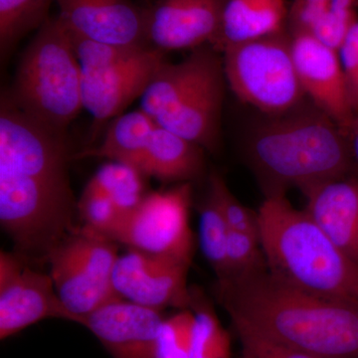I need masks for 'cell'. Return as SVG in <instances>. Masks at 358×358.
<instances>
[{
  "instance_id": "cell-3",
  "label": "cell",
  "mask_w": 358,
  "mask_h": 358,
  "mask_svg": "<svg viewBox=\"0 0 358 358\" xmlns=\"http://www.w3.org/2000/svg\"><path fill=\"white\" fill-rule=\"evenodd\" d=\"M257 213L266 267L275 279L326 298L358 301V264L329 239L307 211L270 192Z\"/></svg>"
},
{
  "instance_id": "cell-8",
  "label": "cell",
  "mask_w": 358,
  "mask_h": 358,
  "mask_svg": "<svg viewBox=\"0 0 358 358\" xmlns=\"http://www.w3.org/2000/svg\"><path fill=\"white\" fill-rule=\"evenodd\" d=\"M56 293L72 322L120 298L113 275L119 259L115 242L82 228L64 238L48 254Z\"/></svg>"
},
{
  "instance_id": "cell-23",
  "label": "cell",
  "mask_w": 358,
  "mask_h": 358,
  "mask_svg": "<svg viewBox=\"0 0 358 358\" xmlns=\"http://www.w3.org/2000/svg\"><path fill=\"white\" fill-rule=\"evenodd\" d=\"M189 308L195 317L190 358H231L229 334L224 329L210 301L194 288H192Z\"/></svg>"
},
{
  "instance_id": "cell-12",
  "label": "cell",
  "mask_w": 358,
  "mask_h": 358,
  "mask_svg": "<svg viewBox=\"0 0 358 358\" xmlns=\"http://www.w3.org/2000/svg\"><path fill=\"white\" fill-rule=\"evenodd\" d=\"M166 52L145 46L129 57L102 68H82L83 108L95 124L114 120L145 93Z\"/></svg>"
},
{
  "instance_id": "cell-24",
  "label": "cell",
  "mask_w": 358,
  "mask_h": 358,
  "mask_svg": "<svg viewBox=\"0 0 358 358\" xmlns=\"http://www.w3.org/2000/svg\"><path fill=\"white\" fill-rule=\"evenodd\" d=\"M230 227L210 199L199 209V242L202 253L218 280L227 275V245Z\"/></svg>"
},
{
  "instance_id": "cell-5",
  "label": "cell",
  "mask_w": 358,
  "mask_h": 358,
  "mask_svg": "<svg viewBox=\"0 0 358 358\" xmlns=\"http://www.w3.org/2000/svg\"><path fill=\"white\" fill-rule=\"evenodd\" d=\"M225 83L223 59L199 47L180 62L160 66L140 109L162 128L212 150L220 134Z\"/></svg>"
},
{
  "instance_id": "cell-18",
  "label": "cell",
  "mask_w": 358,
  "mask_h": 358,
  "mask_svg": "<svg viewBox=\"0 0 358 358\" xmlns=\"http://www.w3.org/2000/svg\"><path fill=\"white\" fill-rule=\"evenodd\" d=\"M204 148L157 124L138 171L145 178L190 182L204 169Z\"/></svg>"
},
{
  "instance_id": "cell-9",
  "label": "cell",
  "mask_w": 358,
  "mask_h": 358,
  "mask_svg": "<svg viewBox=\"0 0 358 358\" xmlns=\"http://www.w3.org/2000/svg\"><path fill=\"white\" fill-rule=\"evenodd\" d=\"M192 199L190 182L148 193L136 208L122 216L109 240L128 249L192 264L194 247L189 221Z\"/></svg>"
},
{
  "instance_id": "cell-10",
  "label": "cell",
  "mask_w": 358,
  "mask_h": 358,
  "mask_svg": "<svg viewBox=\"0 0 358 358\" xmlns=\"http://www.w3.org/2000/svg\"><path fill=\"white\" fill-rule=\"evenodd\" d=\"M46 319L72 322L50 275L26 265L20 257L0 253V338H10Z\"/></svg>"
},
{
  "instance_id": "cell-14",
  "label": "cell",
  "mask_w": 358,
  "mask_h": 358,
  "mask_svg": "<svg viewBox=\"0 0 358 358\" xmlns=\"http://www.w3.org/2000/svg\"><path fill=\"white\" fill-rule=\"evenodd\" d=\"M226 0H159L145 9V40L164 52L217 43Z\"/></svg>"
},
{
  "instance_id": "cell-16",
  "label": "cell",
  "mask_w": 358,
  "mask_h": 358,
  "mask_svg": "<svg viewBox=\"0 0 358 358\" xmlns=\"http://www.w3.org/2000/svg\"><path fill=\"white\" fill-rule=\"evenodd\" d=\"M58 16L70 32L102 43L148 46L145 9L131 0H56Z\"/></svg>"
},
{
  "instance_id": "cell-20",
  "label": "cell",
  "mask_w": 358,
  "mask_h": 358,
  "mask_svg": "<svg viewBox=\"0 0 358 358\" xmlns=\"http://www.w3.org/2000/svg\"><path fill=\"white\" fill-rule=\"evenodd\" d=\"M157 126L155 120L141 109L117 115L110 122L101 145L80 152L77 157L107 159L129 164L138 171Z\"/></svg>"
},
{
  "instance_id": "cell-31",
  "label": "cell",
  "mask_w": 358,
  "mask_h": 358,
  "mask_svg": "<svg viewBox=\"0 0 358 358\" xmlns=\"http://www.w3.org/2000/svg\"><path fill=\"white\" fill-rule=\"evenodd\" d=\"M235 329L241 343L242 358H320L246 329Z\"/></svg>"
},
{
  "instance_id": "cell-15",
  "label": "cell",
  "mask_w": 358,
  "mask_h": 358,
  "mask_svg": "<svg viewBox=\"0 0 358 358\" xmlns=\"http://www.w3.org/2000/svg\"><path fill=\"white\" fill-rule=\"evenodd\" d=\"M164 319L162 310L120 296L87 313L78 324L88 329L114 358H154Z\"/></svg>"
},
{
  "instance_id": "cell-7",
  "label": "cell",
  "mask_w": 358,
  "mask_h": 358,
  "mask_svg": "<svg viewBox=\"0 0 358 358\" xmlns=\"http://www.w3.org/2000/svg\"><path fill=\"white\" fill-rule=\"evenodd\" d=\"M226 83L239 100L271 115L285 114L303 103L292 38L282 32L224 47Z\"/></svg>"
},
{
  "instance_id": "cell-11",
  "label": "cell",
  "mask_w": 358,
  "mask_h": 358,
  "mask_svg": "<svg viewBox=\"0 0 358 358\" xmlns=\"http://www.w3.org/2000/svg\"><path fill=\"white\" fill-rule=\"evenodd\" d=\"M189 266L173 257L129 249L115 263L113 284L121 298L138 305L159 310H185L192 301Z\"/></svg>"
},
{
  "instance_id": "cell-21",
  "label": "cell",
  "mask_w": 358,
  "mask_h": 358,
  "mask_svg": "<svg viewBox=\"0 0 358 358\" xmlns=\"http://www.w3.org/2000/svg\"><path fill=\"white\" fill-rule=\"evenodd\" d=\"M53 0H0V53L6 58L15 45L48 20Z\"/></svg>"
},
{
  "instance_id": "cell-17",
  "label": "cell",
  "mask_w": 358,
  "mask_h": 358,
  "mask_svg": "<svg viewBox=\"0 0 358 358\" xmlns=\"http://www.w3.org/2000/svg\"><path fill=\"white\" fill-rule=\"evenodd\" d=\"M307 211L320 229L358 264V181L338 178L303 192Z\"/></svg>"
},
{
  "instance_id": "cell-28",
  "label": "cell",
  "mask_w": 358,
  "mask_h": 358,
  "mask_svg": "<svg viewBox=\"0 0 358 358\" xmlns=\"http://www.w3.org/2000/svg\"><path fill=\"white\" fill-rule=\"evenodd\" d=\"M209 199L217 206L230 229L258 233L257 213L249 210L235 197L226 181L217 173L210 176Z\"/></svg>"
},
{
  "instance_id": "cell-35",
  "label": "cell",
  "mask_w": 358,
  "mask_h": 358,
  "mask_svg": "<svg viewBox=\"0 0 358 358\" xmlns=\"http://www.w3.org/2000/svg\"><path fill=\"white\" fill-rule=\"evenodd\" d=\"M296 3L329 4V0H294Z\"/></svg>"
},
{
  "instance_id": "cell-6",
  "label": "cell",
  "mask_w": 358,
  "mask_h": 358,
  "mask_svg": "<svg viewBox=\"0 0 358 358\" xmlns=\"http://www.w3.org/2000/svg\"><path fill=\"white\" fill-rule=\"evenodd\" d=\"M7 96L35 122L65 136L84 109L82 67L58 15L49 16L26 47Z\"/></svg>"
},
{
  "instance_id": "cell-29",
  "label": "cell",
  "mask_w": 358,
  "mask_h": 358,
  "mask_svg": "<svg viewBox=\"0 0 358 358\" xmlns=\"http://www.w3.org/2000/svg\"><path fill=\"white\" fill-rule=\"evenodd\" d=\"M70 34L75 53L82 68H102L115 64L133 55L138 49L143 48L115 46L87 39L72 32H70Z\"/></svg>"
},
{
  "instance_id": "cell-33",
  "label": "cell",
  "mask_w": 358,
  "mask_h": 358,
  "mask_svg": "<svg viewBox=\"0 0 358 358\" xmlns=\"http://www.w3.org/2000/svg\"><path fill=\"white\" fill-rule=\"evenodd\" d=\"M350 129L352 133L353 150L358 160V117H355Z\"/></svg>"
},
{
  "instance_id": "cell-22",
  "label": "cell",
  "mask_w": 358,
  "mask_h": 358,
  "mask_svg": "<svg viewBox=\"0 0 358 358\" xmlns=\"http://www.w3.org/2000/svg\"><path fill=\"white\" fill-rule=\"evenodd\" d=\"M145 178L136 167L109 162L98 169L89 183L108 195L124 215L136 208L148 194Z\"/></svg>"
},
{
  "instance_id": "cell-27",
  "label": "cell",
  "mask_w": 358,
  "mask_h": 358,
  "mask_svg": "<svg viewBox=\"0 0 358 358\" xmlns=\"http://www.w3.org/2000/svg\"><path fill=\"white\" fill-rule=\"evenodd\" d=\"M265 268L267 267L258 233L230 229L225 278L249 274Z\"/></svg>"
},
{
  "instance_id": "cell-1",
  "label": "cell",
  "mask_w": 358,
  "mask_h": 358,
  "mask_svg": "<svg viewBox=\"0 0 358 358\" xmlns=\"http://www.w3.org/2000/svg\"><path fill=\"white\" fill-rule=\"evenodd\" d=\"M66 136L0 103V223L18 248L48 256L74 232L77 207L68 176Z\"/></svg>"
},
{
  "instance_id": "cell-2",
  "label": "cell",
  "mask_w": 358,
  "mask_h": 358,
  "mask_svg": "<svg viewBox=\"0 0 358 358\" xmlns=\"http://www.w3.org/2000/svg\"><path fill=\"white\" fill-rule=\"evenodd\" d=\"M216 294L235 329L320 358H358V301L294 288L267 268L218 280Z\"/></svg>"
},
{
  "instance_id": "cell-4",
  "label": "cell",
  "mask_w": 358,
  "mask_h": 358,
  "mask_svg": "<svg viewBox=\"0 0 358 358\" xmlns=\"http://www.w3.org/2000/svg\"><path fill=\"white\" fill-rule=\"evenodd\" d=\"M261 124L252 134L249 157L257 171L274 185L303 192L345 176L350 155L341 128L324 113L300 106Z\"/></svg>"
},
{
  "instance_id": "cell-30",
  "label": "cell",
  "mask_w": 358,
  "mask_h": 358,
  "mask_svg": "<svg viewBox=\"0 0 358 358\" xmlns=\"http://www.w3.org/2000/svg\"><path fill=\"white\" fill-rule=\"evenodd\" d=\"M357 21L355 9L334 8L329 6L326 13L308 33L322 44L338 52Z\"/></svg>"
},
{
  "instance_id": "cell-19",
  "label": "cell",
  "mask_w": 358,
  "mask_h": 358,
  "mask_svg": "<svg viewBox=\"0 0 358 358\" xmlns=\"http://www.w3.org/2000/svg\"><path fill=\"white\" fill-rule=\"evenodd\" d=\"M285 0H226L217 43L226 47L282 32Z\"/></svg>"
},
{
  "instance_id": "cell-32",
  "label": "cell",
  "mask_w": 358,
  "mask_h": 358,
  "mask_svg": "<svg viewBox=\"0 0 358 358\" xmlns=\"http://www.w3.org/2000/svg\"><path fill=\"white\" fill-rule=\"evenodd\" d=\"M338 54L350 94L358 82V20L348 32Z\"/></svg>"
},
{
  "instance_id": "cell-34",
  "label": "cell",
  "mask_w": 358,
  "mask_h": 358,
  "mask_svg": "<svg viewBox=\"0 0 358 358\" xmlns=\"http://www.w3.org/2000/svg\"><path fill=\"white\" fill-rule=\"evenodd\" d=\"M350 100H352V106L353 110H358V82L357 86L353 88L350 93Z\"/></svg>"
},
{
  "instance_id": "cell-25",
  "label": "cell",
  "mask_w": 358,
  "mask_h": 358,
  "mask_svg": "<svg viewBox=\"0 0 358 358\" xmlns=\"http://www.w3.org/2000/svg\"><path fill=\"white\" fill-rule=\"evenodd\" d=\"M194 329V313L190 308L166 317L155 341L154 358H190Z\"/></svg>"
},
{
  "instance_id": "cell-26",
  "label": "cell",
  "mask_w": 358,
  "mask_h": 358,
  "mask_svg": "<svg viewBox=\"0 0 358 358\" xmlns=\"http://www.w3.org/2000/svg\"><path fill=\"white\" fill-rule=\"evenodd\" d=\"M77 209L83 220V228L106 239H109L122 216L112 199L89 182L77 202Z\"/></svg>"
},
{
  "instance_id": "cell-13",
  "label": "cell",
  "mask_w": 358,
  "mask_h": 358,
  "mask_svg": "<svg viewBox=\"0 0 358 358\" xmlns=\"http://www.w3.org/2000/svg\"><path fill=\"white\" fill-rule=\"evenodd\" d=\"M292 53L305 95L339 128L350 129L355 110L338 52L310 33L296 31L292 37Z\"/></svg>"
}]
</instances>
